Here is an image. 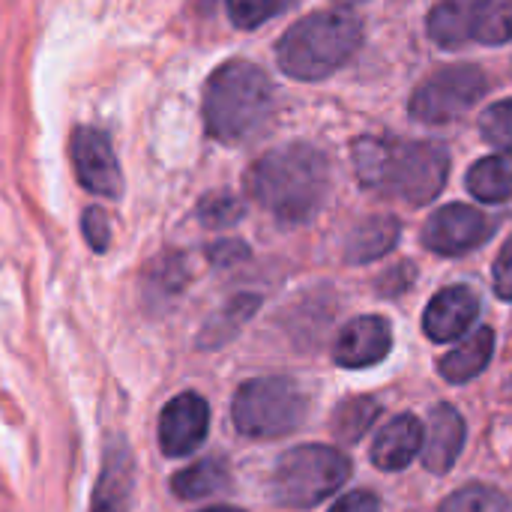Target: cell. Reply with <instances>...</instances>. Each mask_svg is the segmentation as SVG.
I'll return each mask as SVG.
<instances>
[{"mask_svg":"<svg viewBox=\"0 0 512 512\" xmlns=\"http://www.w3.org/2000/svg\"><path fill=\"white\" fill-rule=\"evenodd\" d=\"M246 189L279 222H309L330 189L327 156L303 141L282 144L249 168Z\"/></svg>","mask_w":512,"mask_h":512,"instance_id":"cell-1","label":"cell"},{"mask_svg":"<svg viewBox=\"0 0 512 512\" xmlns=\"http://www.w3.org/2000/svg\"><path fill=\"white\" fill-rule=\"evenodd\" d=\"M354 171L366 189L396 195L408 204H429L441 195L450 174V153L435 141L357 138Z\"/></svg>","mask_w":512,"mask_h":512,"instance_id":"cell-2","label":"cell"},{"mask_svg":"<svg viewBox=\"0 0 512 512\" xmlns=\"http://www.w3.org/2000/svg\"><path fill=\"white\" fill-rule=\"evenodd\" d=\"M273 111V84L249 60L222 63L204 87V126L222 144H237L255 135Z\"/></svg>","mask_w":512,"mask_h":512,"instance_id":"cell-3","label":"cell"},{"mask_svg":"<svg viewBox=\"0 0 512 512\" xmlns=\"http://www.w3.org/2000/svg\"><path fill=\"white\" fill-rule=\"evenodd\" d=\"M363 45V24L348 12H315L279 39V69L297 81H321L345 66Z\"/></svg>","mask_w":512,"mask_h":512,"instance_id":"cell-4","label":"cell"},{"mask_svg":"<svg viewBox=\"0 0 512 512\" xmlns=\"http://www.w3.org/2000/svg\"><path fill=\"white\" fill-rule=\"evenodd\" d=\"M309 396L291 378H255L246 381L231 405V417L246 438H282L306 423Z\"/></svg>","mask_w":512,"mask_h":512,"instance_id":"cell-5","label":"cell"},{"mask_svg":"<svg viewBox=\"0 0 512 512\" xmlns=\"http://www.w3.org/2000/svg\"><path fill=\"white\" fill-rule=\"evenodd\" d=\"M348 477H351V462L345 459V453H339L336 447L309 444V447L288 450L276 462L270 492L276 504L306 510L327 501L336 489L345 486Z\"/></svg>","mask_w":512,"mask_h":512,"instance_id":"cell-6","label":"cell"},{"mask_svg":"<svg viewBox=\"0 0 512 512\" xmlns=\"http://www.w3.org/2000/svg\"><path fill=\"white\" fill-rule=\"evenodd\" d=\"M486 87L489 81L480 66H471V63L447 66L414 90L408 108H411V117L423 123H450L462 117L465 111H471L486 96Z\"/></svg>","mask_w":512,"mask_h":512,"instance_id":"cell-7","label":"cell"},{"mask_svg":"<svg viewBox=\"0 0 512 512\" xmlns=\"http://www.w3.org/2000/svg\"><path fill=\"white\" fill-rule=\"evenodd\" d=\"M69 153H72L75 177L87 192L102 195V198H117L123 192V171L102 129H93V126L75 129Z\"/></svg>","mask_w":512,"mask_h":512,"instance_id":"cell-8","label":"cell"},{"mask_svg":"<svg viewBox=\"0 0 512 512\" xmlns=\"http://www.w3.org/2000/svg\"><path fill=\"white\" fill-rule=\"evenodd\" d=\"M489 234H492V222L477 207L447 204L429 216V222L423 228V243H426V249L453 258V255H465V252L477 249L480 243H486Z\"/></svg>","mask_w":512,"mask_h":512,"instance_id":"cell-9","label":"cell"},{"mask_svg":"<svg viewBox=\"0 0 512 512\" xmlns=\"http://www.w3.org/2000/svg\"><path fill=\"white\" fill-rule=\"evenodd\" d=\"M210 429V408L198 393L174 396L159 414V447L171 459H183L201 447Z\"/></svg>","mask_w":512,"mask_h":512,"instance_id":"cell-10","label":"cell"},{"mask_svg":"<svg viewBox=\"0 0 512 512\" xmlns=\"http://www.w3.org/2000/svg\"><path fill=\"white\" fill-rule=\"evenodd\" d=\"M393 348V330L381 315H360L354 318L333 348V360L342 369H366L381 363Z\"/></svg>","mask_w":512,"mask_h":512,"instance_id":"cell-11","label":"cell"},{"mask_svg":"<svg viewBox=\"0 0 512 512\" xmlns=\"http://www.w3.org/2000/svg\"><path fill=\"white\" fill-rule=\"evenodd\" d=\"M477 315H480L477 294L465 285H453L432 297L423 315V330L435 342H453L465 336V330H471Z\"/></svg>","mask_w":512,"mask_h":512,"instance_id":"cell-12","label":"cell"},{"mask_svg":"<svg viewBox=\"0 0 512 512\" xmlns=\"http://www.w3.org/2000/svg\"><path fill=\"white\" fill-rule=\"evenodd\" d=\"M465 447V420L453 405H438L423 438V465L432 474H447Z\"/></svg>","mask_w":512,"mask_h":512,"instance_id":"cell-13","label":"cell"},{"mask_svg":"<svg viewBox=\"0 0 512 512\" xmlns=\"http://www.w3.org/2000/svg\"><path fill=\"white\" fill-rule=\"evenodd\" d=\"M132 456L120 438H114L105 450L102 471L93 489L90 512H129L132 498Z\"/></svg>","mask_w":512,"mask_h":512,"instance_id":"cell-14","label":"cell"},{"mask_svg":"<svg viewBox=\"0 0 512 512\" xmlns=\"http://www.w3.org/2000/svg\"><path fill=\"white\" fill-rule=\"evenodd\" d=\"M423 423L414 414H402L393 423L381 429V435L372 444V465L378 471H405L414 456L423 450Z\"/></svg>","mask_w":512,"mask_h":512,"instance_id":"cell-15","label":"cell"},{"mask_svg":"<svg viewBox=\"0 0 512 512\" xmlns=\"http://www.w3.org/2000/svg\"><path fill=\"white\" fill-rule=\"evenodd\" d=\"M402 225L393 216H372L366 222H360L348 243H345V261L348 264H369L384 258L396 243H399Z\"/></svg>","mask_w":512,"mask_h":512,"instance_id":"cell-16","label":"cell"},{"mask_svg":"<svg viewBox=\"0 0 512 512\" xmlns=\"http://www.w3.org/2000/svg\"><path fill=\"white\" fill-rule=\"evenodd\" d=\"M492 354H495V333H492V327H477L456 351H450L438 363V369H441V375L450 384H465V381L477 378L489 366Z\"/></svg>","mask_w":512,"mask_h":512,"instance_id":"cell-17","label":"cell"},{"mask_svg":"<svg viewBox=\"0 0 512 512\" xmlns=\"http://www.w3.org/2000/svg\"><path fill=\"white\" fill-rule=\"evenodd\" d=\"M474 18H477V0H441L429 12V36L444 48H459L465 42H474Z\"/></svg>","mask_w":512,"mask_h":512,"instance_id":"cell-18","label":"cell"},{"mask_svg":"<svg viewBox=\"0 0 512 512\" xmlns=\"http://www.w3.org/2000/svg\"><path fill=\"white\" fill-rule=\"evenodd\" d=\"M258 306H261V297H255V294H237L225 309H219L207 321V327L198 336V345L201 348H222L228 339H234L240 333V327L258 312Z\"/></svg>","mask_w":512,"mask_h":512,"instance_id":"cell-19","label":"cell"},{"mask_svg":"<svg viewBox=\"0 0 512 512\" xmlns=\"http://www.w3.org/2000/svg\"><path fill=\"white\" fill-rule=\"evenodd\" d=\"M468 189L474 198L486 204H501L512 198V159L510 156H489L480 159L468 171Z\"/></svg>","mask_w":512,"mask_h":512,"instance_id":"cell-20","label":"cell"},{"mask_svg":"<svg viewBox=\"0 0 512 512\" xmlns=\"http://www.w3.org/2000/svg\"><path fill=\"white\" fill-rule=\"evenodd\" d=\"M228 483H231V474H228L225 462L222 459H204V462H198V465L174 474L171 489L183 501H198V498H207V495L222 492Z\"/></svg>","mask_w":512,"mask_h":512,"instance_id":"cell-21","label":"cell"},{"mask_svg":"<svg viewBox=\"0 0 512 512\" xmlns=\"http://www.w3.org/2000/svg\"><path fill=\"white\" fill-rule=\"evenodd\" d=\"M378 417H381L378 399H372V396L345 399V402L336 408V414H333V435H336L339 441L357 444V441H363V435L375 426Z\"/></svg>","mask_w":512,"mask_h":512,"instance_id":"cell-22","label":"cell"},{"mask_svg":"<svg viewBox=\"0 0 512 512\" xmlns=\"http://www.w3.org/2000/svg\"><path fill=\"white\" fill-rule=\"evenodd\" d=\"M512 39V0H477L474 42L504 45Z\"/></svg>","mask_w":512,"mask_h":512,"instance_id":"cell-23","label":"cell"},{"mask_svg":"<svg viewBox=\"0 0 512 512\" xmlns=\"http://www.w3.org/2000/svg\"><path fill=\"white\" fill-rule=\"evenodd\" d=\"M438 512H512V507L492 486H465L453 492Z\"/></svg>","mask_w":512,"mask_h":512,"instance_id":"cell-24","label":"cell"},{"mask_svg":"<svg viewBox=\"0 0 512 512\" xmlns=\"http://www.w3.org/2000/svg\"><path fill=\"white\" fill-rule=\"evenodd\" d=\"M288 6H294V0H228V15L237 27L252 30L282 15Z\"/></svg>","mask_w":512,"mask_h":512,"instance_id":"cell-25","label":"cell"},{"mask_svg":"<svg viewBox=\"0 0 512 512\" xmlns=\"http://www.w3.org/2000/svg\"><path fill=\"white\" fill-rule=\"evenodd\" d=\"M480 132L492 147L512 153V99H501L483 111Z\"/></svg>","mask_w":512,"mask_h":512,"instance_id":"cell-26","label":"cell"},{"mask_svg":"<svg viewBox=\"0 0 512 512\" xmlns=\"http://www.w3.org/2000/svg\"><path fill=\"white\" fill-rule=\"evenodd\" d=\"M198 219H201L207 228H228V225H234V222L243 219V201H237V198L228 195V192L207 195V198L198 204Z\"/></svg>","mask_w":512,"mask_h":512,"instance_id":"cell-27","label":"cell"},{"mask_svg":"<svg viewBox=\"0 0 512 512\" xmlns=\"http://www.w3.org/2000/svg\"><path fill=\"white\" fill-rule=\"evenodd\" d=\"M81 231H84V240H87V246L93 252H105L108 249V243H111V225H108V216L99 207L84 210Z\"/></svg>","mask_w":512,"mask_h":512,"instance_id":"cell-28","label":"cell"},{"mask_svg":"<svg viewBox=\"0 0 512 512\" xmlns=\"http://www.w3.org/2000/svg\"><path fill=\"white\" fill-rule=\"evenodd\" d=\"M150 282L159 285V291L165 294H177L186 282V264L180 255H168L156 264V270H150Z\"/></svg>","mask_w":512,"mask_h":512,"instance_id":"cell-29","label":"cell"},{"mask_svg":"<svg viewBox=\"0 0 512 512\" xmlns=\"http://www.w3.org/2000/svg\"><path fill=\"white\" fill-rule=\"evenodd\" d=\"M492 279H495V294L501 300H512V237L504 243V249L495 258Z\"/></svg>","mask_w":512,"mask_h":512,"instance_id":"cell-30","label":"cell"},{"mask_svg":"<svg viewBox=\"0 0 512 512\" xmlns=\"http://www.w3.org/2000/svg\"><path fill=\"white\" fill-rule=\"evenodd\" d=\"M414 282V267L411 264H399L396 270H387V276L378 282L384 297H399L402 291H408V285Z\"/></svg>","mask_w":512,"mask_h":512,"instance_id":"cell-31","label":"cell"},{"mask_svg":"<svg viewBox=\"0 0 512 512\" xmlns=\"http://www.w3.org/2000/svg\"><path fill=\"white\" fill-rule=\"evenodd\" d=\"M249 255V249L240 243V240H225V243H216L210 246V261L219 264V267H228V264H237Z\"/></svg>","mask_w":512,"mask_h":512,"instance_id":"cell-32","label":"cell"},{"mask_svg":"<svg viewBox=\"0 0 512 512\" xmlns=\"http://www.w3.org/2000/svg\"><path fill=\"white\" fill-rule=\"evenodd\" d=\"M330 512H378V498L372 492H351Z\"/></svg>","mask_w":512,"mask_h":512,"instance_id":"cell-33","label":"cell"},{"mask_svg":"<svg viewBox=\"0 0 512 512\" xmlns=\"http://www.w3.org/2000/svg\"><path fill=\"white\" fill-rule=\"evenodd\" d=\"M201 512H243V510H237V507H207V510H201Z\"/></svg>","mask_w":512,"mask_h":512,"instance_id":"cell-34","label":"cell"},{"mask_svg":"<svg viewBox=\"0 0 512 512\" xmlns=\"http://www.w3.org/2000/svg\"><path fill=\"white\" fill-rule=\"evenodd\" d=\"M333 3H339V6H360V3H366V0H333Z\"/></svg>","mask_w":512,"mask_h":512,"instance_id":"cell-35","label":"cell"}]
</instances>
